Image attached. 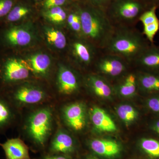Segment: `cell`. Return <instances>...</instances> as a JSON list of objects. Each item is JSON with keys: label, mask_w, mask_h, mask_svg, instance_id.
<instances>
[{"label": "cell", "mask_w": 159, "mask_h": 159, "mask_svg": "<svg viewBox=\"0 0 159 159\" xmlns=\"http://www.w3.org/2000/svg\"><path fill=\"white\" fill-rule=\"evenodd\" d=\"M44 92L36 87L23 86L8 96V98L15 106L36 104L45 98Z\"/></svg>", "instance_id": "8992f818"}, {"label": "cell", "mask_w": 159, "mask_h": 159, "mask_svg": "<svg viewBox=\"0 0 159 159\" xmlns=\"http://www.w3.org/2000/svg\"><path fill=\"white\" fill-rule=\"evenodd\" d=\"M147 105L151 110L159 114V96L150 98L147 102Z\"/></svg>", "instance_id": "1f68e13d"}, {"label": "cell", "mask_w": 159, "mask_h": 159, "mask_svg": "<svg viewBox=\"0 0 159 159\" xmlns=\"http://www.w3.org/2000/svg\"><path fill=\"white\" fill-rule=\"evenodd\" d=\"M150 44L135 27L115 26L111 37L101 51L122 57L132 65Z\"/></svg>", "instance_id": "7a4b0ae2"}, {"label": "cell", "mask_w": 159, "mask_h": 159, "mask_svg": "<svg viewBox=\"0 0 159 159\" xmlns=\"http://www.w3.org/2000/svg\"><path fill=\"white\" fill-rule=\"evenodd\" d=\"M89 145L92 150L95 153L108 157L116 156L121 150L119 144L111 140L94 139L91 141Z\"/></svg>", "instance_id": "2e32d148"}, {"label": "cell", "mask_w": 159, "mask_h": 159, "mask_svg": "<svg viewBox=\"0 0 159 159\" xmlns=\"http://www.w3.org/2000/svg\"><path fill=\"white\" fill-rule=\"evenodd\" d=\"M57 81L59 90L63 94L70 95L79 88V81L76 74L65 66H62L60 69Z\"/></svg>", "instance_id": "4fadbf2b"}, {"label": "cell", "mask_w": 159, "mask_h": 159, "mask_svg": "<svg viewBox=\"0 0 159 159\" xmlns=\"http://www.w3.org/2000/svg\"><path fill=\"white\" fill-rule=\"evenodd\" d=\"M72 54L80 64H94L101 50L86 40H76L72 44Z\"/></svg>", "instance_id": "ba28073f"}, {"label": "cell", "mask_w": 159, "mask_h": 159, "mask_svg": "<svg viewBox=\"0 0 159 159\" xmlns=\"http://www.w3.org/2000/svg\"><path fill=\"white\" fill-rule=\"evenodd\" d=\"M117 112L119 118L127 125L134 122L138 118L137 111L128 104L120 105L117 109Z\"/></svg>", "instance_id": "484cf974"}, {"label": "cell", "mask_w": 159, "mask_h": 159, "mask_svg": "<svg viewBox=\"0 0 159 159\" xmlns=\"http://www.w3.org/2000/svg\"><path fill=\"white\" fill-rule=\"evenodd\" d=\"M13 103L8 97L0 96V132L12 125L16 114Z\"/></svg>", "instance_id": "e0dca14e"}, {"label": "cell", "mask_w": 159, "mask_h": 159, "mask_svg": "<svg viewBox=\"0 0 159 159\" xmlns=\"http://www.w3.org/2000/svg\"><path fill=\"white\" fill-rule=\"evenodd\" d=\"M138 86L137 74L134 73H127L118 86V91L123 97H130L136 92Z\"/></svg>", "instance_id": "44dd1931"}, {"label": "cell", "mask_w": 159, "mask_h": 159, "mask_svg": "<svg viewBox=\"0 0 159 159\" xmlns=\"http://www.w3.org/2000/svg\"><path fill=\"white\" fill-rule=\"evenodd\" d=\"M90 118L97 130L103 132H114L117 128L115 122L102 109L94 107L91 109Z\"/></svg>", "instance_id": "5bb4252c"}, {"label": "cell", "mask_w": 159, "mask_h": 159, "mask_svg": "<svg viewBox=\"0 0 159 159\" xmlns=\"http://www.w3.org/2000/svg\"><path fill=\"white\" fill-rule=\"evenodd\" d=\"M46 38L49 43L58 49L62 50L66 47L67 40L63 32L55 29H50L46 33Z\"/></svg>", "instance_id": "603a6c76"}, {"label": "cell", "mask_w": 159, "mask_h": 159, "mask_svg": "<svg viewBox=\"0 0 159 159\" xmlns=\"http://www.w3.org/2000/svg\"><path fill=\"white\" fill-rule=\"evenodd\" d=\"M152 6L159 7V0H147Z\"/></svg>", "instance_id": "e575fe53"}, {"label": "cell", "mask_w": 159, "mask_h": 159, "mask_svg": "<svg viewBox=\"0 0 159 159\" xmlns=\"http://www.w3.org/2000/svg\"><path fill=\"white\" fill-rule=\"evenodd\" d=\"M152 6L147 0H111L105 11L114 26L135 27L142 13Z\"/></svg>", "instance_id": "3957f363"}, {"label": "cell", "mask_w": 159, "mask_h": 159, "mask_svg": "<svg viewBox=\"0 0 159 159\" xmlns=\"http://www.w3.org/2000/svg\"><path fill=\"white\" fill-rule=\"evenodd\" d=\"M82 37L100 50L105 48L115 30L105 10L88 3L77 2Z\"/></svg>", "instance_id": "6da1fadb"}, {"label": "cell", "mask_w": 159, "mask_h": 159, "mask_svg": "<svg viewBox=\"0 0 159 159\" xmlns=\"http://www.w3.org/2000/svg\"><path fill=\"white\" fill-rule=\"evenodd\" d=\"M66 21L69 28L73 32L82 37L81 20L77 2L73 6L72 11L68 13Z\"/></svg>", "instance_id": "cb8c5ba5"}, {"label": "cell", "mask_w": 159, "mask_h": 159, "mask_svg": "<svg viewBox=\"0 0 159 159\" xmlns=\"http://www.w3.org/2000/svg\"><path fill=\"white\" fill-rule=\"evenodd\" d=\"M51 154L66 155L75 149L74 140L65 132L60 130L54 137L50 145Z\"/></svg>", "instance_id": "9a60e30c"}, {"label": "cell", "mask_w": 159, "mask_h": 159, "mask_svg": "<svg viewBox=\"0 0 159 159\" xmlns=\"http://www.w3.org/2000/svg\"><path fill=\"white\" fill-rule=\"evenodd\" d=\"M34 1H42V0H34Z\"/></svg>", "instance_id": "8d00e7d4"}, {"label": "cell", "mask_w": 159, "mask_h": 159, "mask_svg": "<svg viewBox=\"0 0 159 159\" xmlns=\"http://www.w3.org/2000/svg\"><path fill=\"white\" fill-rule=\"evenodd\" d=\"M52 115L48 108L40 109L29 117L27 130L33 143L38 147H43L51 131Z\"/></svg>", "instance_id": "277c9868"}, {"label": "cell", "mask_w": 159, "mask_h": 159, "mask_svg": "<svg viewBox=\"0 0 159 159\" xmlns=\"http://www.w3.org/2000/svg\"><path fill=\"white\" fill-rule=\"evenodd\" d=\"M68 13L62 7H56L45 10L44 15L47 19L56 24L66 21Z\"/></svg>", "instance_id": "d4e9b609"}, {"label": "cell", "mask_w": 159, "mask_h": 159, "mask_svg": "<svg viewBox=\"0 0 159 159\" xmlns=\"http://www.w3.org/2000/svg\"><path fill=\"white\" fill-rule=\"evenodd\" d=\"M138 84L148 93L159 92V72H142L138 74Z\"/></svg>", "instance_id": "ffe728a7"}, {"label": "cell", "mask_w": 159, "mask_h": 159, "mask_svg": "<svg viewBox=\"0 0 159 159\" xmlns=\"http://www.w3.org/2000/svg\"><path fill=\"white\" fill-rule=\"evenodd\" d=\"M51 59L45 54H37L29 59L31 70L38 74L44 75L48 72L51 65Z\"/></svg>", "instance_id": "7402d4cb"}, {"label": "cell", "mask_w": 159, "mask_h": 159, "mask_svg": "<svg viewBox=\"0 0 159 159\" xmlns=\"http://www.w3.org/2000/svg\"><path fill=\"white\" fill-rule=\"evenodd\" d=\"M13 6L12 0H0V17L8 15Z\"/></svg>", "instance_id": "f546056e"}, {"label": "cell", "mask_w": 159, "mask_h": 159, "mask_svg": "<svg viewBox=\"0 0 159 159\" xmlns=\"http://www.w3.org/2000/svg\"><path fill=\"white\" fill-rule=\"evenodd\" d=\"M94 65L99 74L113 78L124 75L131 66L122 57L101 50Z\"/></svg>", "instance_id": "5b68a950"}, {"label": "cell", "mask_w": 159, "mask_h": 159, "mask_svg": "<svg viewBox=\"0 0 159 159\" xmlns=\"http://www.w3.org/2000/svg\"><path fill=\"white\" fill-rule=\"evenodd\" d=\"M158 7L152 6L142 13L139 21L143 26L142 34L150 44L154 43L155 36L159 30V20L156 11Z\"/></svg>", "instance_id": "8fae6325"}, {"label": "cell", "mask_w": 159, "mask_h": 159, "mask_svg": "<svg viewBox=\"0 0 159 159\" xmlns=\"http://www.w3.org/2000/svg\"><path fill=\"white\" fill-rule=\"evenodd\" d=\"M72 0H44L43 3V7L45 10L56 7L71 4L73 5Z\"/></svg>", "instance_id": "f1b7e54d"}, {"label": "cell", "mask_w": 159, "mask_h": 159, "mask_svg": "<svg viewBox=\"0 0 159 159\" xmlns=\"http://www.w3.org/2000/svg\"><path fill=\"white\" fill-rule=\"evenodd\" d=\"M87 83L91 90L98 97L108 98L111 95V87L106 80L99 75L89 76Z\"/></svg>", "instance_id": "ac0fdd59"}, {"label": "cell", "mask_w": 159, "mask_h": 159, "mask_svg": "<svg viewBox=\"0 0 159 159\" xmlns=\"http://www.w3.org/2000/svg\"><path fill=\"white\" fill-rule=\"evenodd\" d=\"M6 159H31L29 148L18 138L8 139L3 143H0Z\"/></svg>", "instance_id": "7c38bea8"}, {"label": "cell", "mask_w": 159, "mask_h": 159, "mask_svg": "<svg viewBox=\"0 0 159 159\" xmlns=\"http://www.w3.org/2000/svg\"><path fill=\"white\" fill-rule=\"evenodd\" d=\"M31 9L24 5H18L13 7L7 15V20L9 22H16L21 19L29 15Z\"/></svg>", "instance_id": "83f0119b"}, {"label": "cell", "mask_w": 159, "mask_h": 159, "mask_svg": "<svg viewBox=\"0 0 159 159\" xmlns=\"http://www.w3.org/2000/svg\"><path fill=\"white\" fill-rule=\"evenodd\" d=\"M30 70V66L22 60L10 58L4 65L2 73L3 80L9 83L27 79L29 77Z\"/></svg>", "instance_id": "52a82bcc"}, {"label": "cell", "mask_w": 159, "mask_h": 159, "mask_svg": "<svg viewBox=\"0 0 159 159\" xmlns=\"http://www.w3.org/2000/svg\"><path fill=\"white\" fill-rule=\"evenodd\" d=\"M111 0H77L80 2L88 3L105 10Z\"/></svg>", "instance_id": "4dcf8cb0"}, {"label": "cell", "mask_w": 159, "mask_h": 159, "mask_svg": "<svg viewBox=\"0 0 159 159\" xmlns=\"http://www.w3.org/2000/svg\"><path fill=\"white\" fill-rule=\"evenodd\" d=\"M142 150L150 157L159 158V141L152 139H143L140 143Z\"/></svg>", "instance_id": "4316f807"}, {"label": "cell", "mask_w": 159, "mask_h": 159, "mask_svg": "<svg viewBox=\"0 0 159 159\" xmlns=\"http://www.w3.org/2000/svg\"><path fill=\"white\" fill-rule=\"evenodd\" d=\"M86 159H97L95 158L88 157V158H87Z\"/></svg>", "instance_id": "d590c367"}, {"label": "cell", "mask_w": 159, "mask_h": 159, "mask_svg": "<svg viewBox=\"0 0 159 159\" xmlns=\"http://www.w3.org/2000/svg\"><path fill=\"white\" fill-rule=\"evenodd\" d=\"M152 129L156 133L159 135V120L154 124L152 126Z\"/></svg>", "instance_id": "836d02e7"}, {"label": "cell", "mask_w": 159, "mask_h": 159, "mask_svg": "<svg viewBox=\"0 0 159 159\" xmlns=\"http://www.w3.org/2000/svg\"><path fill=\"white\" fill-rule=\"evenodd\" d=\"M63 115L68 125L74 130H81L85 126V108L82 103L76 102L66 107Z\"/></svg>", "instance_id": "30bf717a"}, {"label": "cell", "mask_w": 159, "mask_h": 159, "mask_svg": "<svg viewBox=\"0 0 159 159\" xmlns=\"http://www.w3.org/2000/svg\"><path fill=\"white\" fill-rule=\"evenodd\" d=\"M5 38L10 44L16 46L27 45L32 39L31 33L29 31L18 27H14L7 30Z\"/></svg>", "instance_id": "d6986e66"}, {"label": "cell", "mask_w": 159, "mask_h": 159, "mask_svg": "<svg viewBox=\"0 0 159 159\" xmlns=\"http://www.w3.org/2000/svg\"><path fill=\"white\" fill-rule=\"evenodd\" d=\"M132 65L143 69L142 72H159V45L150 44Z\"/></svg>", "instance_id": "9c48e42d"}, {"label": "cell", "mask_w": 159, "mask_h": 159, "mask_svg": "<svg viewBox=\"0 0 159 159\" xmlns=\"http://www.w3.org/2000/svg\"><path fill=\"white\" fill-rule=\"evenodd\" d=\"M43 159H69L65 155L50 154L46 156Z\"/></svg>", "instance_id": "d6a6232c"}]
</instances>
